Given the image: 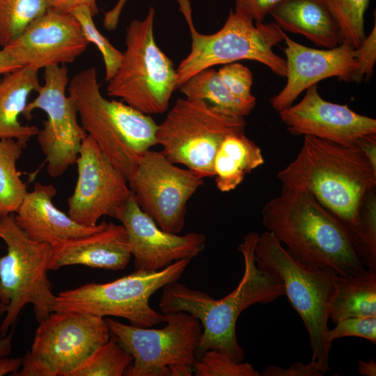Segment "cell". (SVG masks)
Here are the masks:
<instances>
[{"label": "cell", "mask_w": 376, "mask_h": 376, "mask_svg": "<svg viewBox=\"0 0 376 376\" xmlns=\"http://www.w3.org/2000/svg\"><path fill=\"white\" fill-rule=\"evenodd\" d=\"M339 29L340 42L354 49L365 38L364 15L370 0H326Z\"/></svg>", "instance_id": "cell-31"}, {"label": "cell", "mask_w": 376, "mask_h": 376, "mask_svg": "<svg viewBox=\"0 0 376 376\" xmlns=\"http://www.w3.org/2000/svg\"><path fill=\"white\" fill-rule=\"evenodd\" d=\"M105 318L79 311H52L36 330L17 376H68L110 338Z\"/></svg>", "instance_id": "cell-11"}, {"label": "cell", "mask_w": 376, "mask_h": 376, "mask_svg": "<svg viewBox=\"0 0 376 376\" xmlns=\"http://www.w3.org/2000/svg\"><path fill=\"white\" fill-rule=\"evenodd\" d=\"M155 15L151 7L144 19L129 24L122 62L107 88L108 96L148 115L164 112L177 89L176 69L155 40Z\"/></svg>", "instance_id": "cell-8"}, {"label": "cell", "mask_w": 376, "mask_h": 376, "mask_svg": "<svg viewBox=\"0 0 376 376\" xmlns=\"http://www.w3.org/2000/svg\"><path fill=\"white\" fill-rule=\"evenodd\" d=\"M178 89L188 100H203L242 117L248 116L256 107L234 96L212 68L197 72Z\"/></svg>", "instance_id": "cell-26"}, {"label": "cell", "mask_w": 376, "mask_h": 376, "mask_svg": "<svg viewBox=\"0 0 376 376\" xmlns=\"http://www.w3.org/2000/svg\"><path fill=\"white\" fill-rule=\"evenodd\" d=\"M326 373L314 363L296 362L287 368L277 366H267L260 375L263 376H322Z\"/></svg>", "instance_id": "cell-38"}, {"label": "cell", "mask_w": 376, "mask_h": 376, "mask_svg": "<svg viewBox=\"0 0 376 376\" xmlns=\"http://www.w3.org/2000/svg\"><path fill=\"white\" fill-rule=\"evenodd\" d=\"M81 125L129 181L143 155L157 144V124L150 116L123 102L105 98L94 67L68 83Z\"/></svg>", "instance_id": "cell-4"}, {"label": "cell", "mask_w": 376, "mask_h": 376, "mask_svg": "<svg viewBox=\"0 0 376 376\" xmlns=\"http://www.w3.org/2000/svg\"><path fill=\"white\" fill-rule=\"evenodd\" d=\"M259 234H246L238 246L244 270L237 287L220 299L189 288L177 281L163 287L159 306L163 313L185 312L198 319L203 331L198 350L221 352L241 362L244 352L236 337V323L241 313L255 304H267L284 295L281 280L274 272L258 267L255 248Z\"/></svg>", "instance_id": "cell-1"}, {"label": "cell", "mask_w": 376, "mask_h": 376, "mask_svg": "<svg viewBox=\"0 0 376 376\" xmlns=\"http://www.w3.org/2000/svg\"><path fill=\"white\" fill-rule=\"evenodd\" d=\"M244 117L203 100L179 98L157 125V144L172 163L201 178H212L216 153L225 136L244 131Z\"/></svg>", "instance_id": "cell-10"}, {"label": "cell", "mask_w": 376, "mask_h": 376, "mask_svg": "<svg viewBox=\"0 0 376 376\" xmlns=\"http://www.w3.org/2000/svg\"><path fill=\"white\" fill-rule=\"evenodd\" d=\"M255 260L258 267L274 272L281 280L284 295L308 331L312 350L311 361L327 373L329 371L331 347L325 341V334L329 329L328 308L336 273L302 264L268 231L259 235Z\"/></svg>", "instance_id": "cell-7"}, {"label": "cell", "mask_w": 376, "mask_h": 376, "mask_svg": "<svg viewBox=\"0 0 376 376\" xmlns=\"http://www.w3.org/2000/svg\"><path fill=\"white\" fill-rule=\"evenodd\" d=\"M15 139H0V217L15 213L28 191L17 162L23 148Z\"/></svg>", "instance_id": "cell-27"}, {"label": "cell", "mask_w": 376, "mask_h": 376, "mask_svg": "<svg viewBox=\"0 0 376 376\" xmlns=\"http://www.w3.org/2000/svg\"><path fill=\"white\" fill-rule=\"evenodd\" d=\"M285 47L287 81L283 88L270 100L278 112L293 104L298 96L319 81L337 77L351 81L356 68L355 49L342 42L330 49H315L304 46L289 38L283 39Z\"/></svg>", "instance_id": "cell-19"}, {"label": "cell", "mask_w": 376, "mask_h": 376, "mask_svg": "<svg viewBox=\"0 0 376 376\" xmlns=\"http://www.w3.org/2000/svg\"><path fill=\"white\" fill-rule=\"evenodd\" d=\"M217 72L234 96L245 102L256 104V99L251 93L253 74L249 68L235 62L224 65Z\"/></svg>", "instance_id": "cell-34"}, {"label": "cell", "mask_w": 376, "mask_h": 376, "mask_svg": "<svg viewBox=\"0 0 376 376\" xmlns=\"http://www.w3.org/2000/svg\"><path fill=\"white\" fill-rule=\"evenodd\" d=\"M196 376H259L260 373L249 363L237 362L227 354L215 350L203 352L199 361L193 364Z\"/></svg>", "instance_id": "cell-33"}, {"label": "cell", "mask_w": 376, "mask_h": 376, "mask_svg": "<svg viewBox=\"0 0 376 376\" xmlns=\"http://www.w3.org/2000/svg\"><path fill=\"white\" fill-rule=\"evenodd\" d=\"M53 8L63 11L70 12L72 9L79 6H88L93 15L98 13L96 0H52Z\"/></svg>", "instance_id": "cell-40"}, {"label": "cell", "mask_w": 376, "mask_h": 376, "mask_svg": "<svg viewBox=\"0 0 376 376\" xmlns=\"http://www.w3.org/2000/svg\"><path fill=\"white\" fill-rule=\"evenodd\" d=\"M269 15L283 31L301 34L318 47L330 49L341 43L326 0H283Z\"/></svg>", "instance_id": "cell-22"}, {"label": "cell", "mask_w": 376, "mask_h": 376, "mask_svg": "<svg viewBox=\"0 0 376 376\" xmlns=\"http://www.w3.org/2000/svg\"><path fill=\"white\" fill-rule=\"evenodd\" d=\"M51 8L52 0H0V45L9 44Z\"/></svg>", "instance_id": "cell-29"}, {"label": "cell", "mask_w": 376, "mask_h": 376, "mask_svg": "<svg viewBox=\"0 0 376 376\" xmlns=\"http://www.w3.org/2000/svg\"><path fill=\"white\" fill-rule=\"evenodd\" d=\"M335 324L325 334V341L329 347L334 340L347 336L360 337L376 343V316L347 318Z\"/></svg>", "instance_id": "cell-35"}, {"label": "cell", "mask_w": 376, "mask_h": 376, "mask_svg": "<svg viewBox=\"0 0 376 376\" xmlns=\"http://www.w3.org/2000/svg\"><path fill=\"white\" fill-rule=\"evenodd\" d=\"M261 214L267 231L302 264L340 276L365 267L354 252L348 228L307 191L282 187Z\"/></svg>", "instance_id": "cell-3"}, {"label": "cell", "mask_w": 376, "mask_h": 376, "mask_svg": "<svg viewBox=\"0 0 376 376\" xmlns=\"http://www.w3.org/2000/svg\"><path fill=\"white\" fill-rule=\"evenodd\" d=\"M356 68L351 81H368L374 73L376 61V23L368 36H366L359 47L355 49Z\"/></svg>", "instance_id": "cell-36"}, {"label": "cell", "mask_w": 376, "mask_h": 376, "mask_svg": "<svg viewBox=\"0 0 376 376\" xmlns=\"http://www.w3.org/2000/svg\"><path fill=\"white\" fill-rule=\"evenodd\" d=\"M89 43L70 13L51 8L3 49L22 67L39 70L73 62Z\"/></svg>", "instance_id": "cell-16"}, {"label": "cell", "mask_w": 376, "mask_h": 376, "mask_svg": "<svg viewBox=\"0 0 376 376\" xmlns=\"http://www.w3.org/2000/svg\"><path fill=\"white\" fill-rule=\"evenodd\" d=\"M117 219L127 231L136 269L157 271L181 259L191 260L205 246L206 237L202 233L179 235L161 229L141 209L132 194Z\"/></svg>", "instance_id": "cell-17"}, {"label": "cell", "mask_w": 376, "mask_h": 376, "mask_svg": "<svg viewBox=\"0 0 376 376\" xmlns=\"http://www.w3.org/2000/svg\"><path fill=\"white\" fill-rule=\"evenodd\" d=\"M376 316V272L363 267L340 276L334 274L328 318L336 324L351 317Z\"/></svg>", "instance_id": "cell-24"}, {"label": "cell", "mask_w": 376, "mask_h": 376, "mask_svg": "<svg viewBox=\"0 0 376 376\" xmlns=\"http://www.w3.org/2000/svg\"><path fill=\"white\" fill-rule=\"evenodd\" d=\"M355 144L362 150L372 166L376 169V134L363 136Z\"/></svg>", "instance_id": "cell-39"}, {"label": "cell", "mask_w": 376, "mask_h": 376, "mask_svg": "<svg viewBox=\"0 0 376 376\" xmlns=\"http://www.w3.org/2000/svg\"><path fill=\"white\" fill-rule=\"evenodd\" d=\"M131 257L125 227L109 222L93 233L52 244L49 270L75 265L120 270L126 267Z\"/></svg>", "instance_id": "cell-20"}, {"label": "cell", "mask_w": 376, "mask_h": 376, "mask_svg": "<svg viewBox=\"0 0 376 376\" xmlns=\"http://www.w3.org/2000/svg\"><path fill=\"white\" fill-rule=\"evenodd\" d=\"M160 329L138 327L106 318L111 333L133 357L127 376H168L169 367L193 366L203 328L193 315L182 311L164 313Z\"/></svg>", "instance_id": "cell-12"}, {"label": "cell", "mask_w": 376, "mask_h": 376, "mask_svg": "<svg viewBox=\"0 0 376 376\" xmlns=\"http://www.w3.org/2000/svg\"><path fill=\"white\" fill-rule=\"evenodd\" d=\"M13 337V330L4 337L0 339V357L10 355L12 349V340Z\"/></svg>", "instance_id": "cell-45"}, {"label": "cell", "mask_w": 376, "mask_h": 376, "mask_svg": "<svg viewBox=\"0 0 376 376\" xmlns=\"http://www.w3.org/2000/svg\"><path fill=\"white\" fill-rule=\"evenodd\" d=\"M353 249L363 266L376 272V191L370 189L362 203L356 226L349 230Z\"/></svg>", "instance_id": "cell-30"}, {"label": "cell", "mask_w": 376, "mask_h": 376, "mask_svg": "<svg viewBox=\"0 0 376 376\" xmlns=\"http://www.w3.org/2000/svg\"><path fill=\"white\" fill-rule=\"evenodd\" d=\"M263 164L260 148L244 134V131L227 134L214 160L217 189L222 192L235 189L247 174Z\"/></svg>", "instance_id": "cell-25"}, {"label": "cell", "mask_w": 376, "mask_h": 376, "mask_svg": "<svg viewBox=\"0 0 376 376\" xmlns=\"http://www.w3.org/2000/svg\"><path fill=\"white\" fill-rule=\"evenodd\" d=\"M43 75L44 84L36 91L37 97L27 103L22 115L29 120L33 110L45 112L47 120L37 139L45 157L48 174L58 178L76 163L87 133L78 121L73 100L66 94L69 83L66 65L46 68Z\"/></svg>", "instance_id": "cell-13"}, {"label": "cell", "mask_w": 376, "mask_h": 376, "mask_svg": "<svg viewBox=\"0 0 376 376\" xmlns=\"http://www.w3.org/2000/svg\"><path fill=\"white\" fill-rule=\"evenodd\" d=\"M22 365L21 357H0V376L17 373Z\"/></svg>", "instance_id": "cell-42"}, {"label": "cell", "mask_w": 376, "mask_h": 376, "mask_svg": "<svg viewBox=\"0 0 376 376\" xmlns=\"http://www.w3.org/2000/svg\"><path fill=\"white\" fill-rule=\"evenodd\" d=\"M357 371L363 376H375L376 363L373 359L367 361H359Z\"/></svg>", "instance_id": "cell-44"}, {"label": "cell", "mask_w": 376, "mask_h": 376, "mask_svg": "<svg viewBox=\"0 0 376 376\" xmlns=\"http://www.w3.org/2000/svg\"><path fill=\"white\" fill-rule=\"evenodd\" d=\"M70 13L79 22L85 37L89 42L96 45L100 52L105 67V81L109 82L118 70L123 60V52L117 49L96 28L91 8L79 6Z\"/></svg>", "instance_id": "cell-32"}, {"label": "cell", "mask_w": 376, "mask_h": 376, "mask_svg": "<svg viewBox=\"0 0 376 376\" xmlns=\"http://www.w3.org/2000/svg\"><path fill=\"white\" fill-rule=\"evenodd\" d=\"M77 180L68 198V215L77 224L94 226L108 216L118 218L132 196L128 181L87 134L76 161Z\"/></svg>", "instance_id": "cell-15"}, {"label": "cell", "mask_w": 376, "mask_h": 376, "mask_svg": "<svg viewBox=\"0 0 376 376\" xmlns=\"http://www.w3.org/2000/svg\"><path fill=\"white\" fill-rule=\"evenodd\" d=\"M56 194L53 185L35 182L15 213L16 223L31 240L52 245L93 233L107 224L105 221L94 226L77 224L54 205Z\"/></svg>", "instance_id": "cell-21"}, {"label": "cell", "mask_w": 376, "mask_h": 376, "mask_svg": "<svg viewBox=\"0 0 376 376\" xmlns=\"http://www.w3.org/2000/svg\"><path fill=\"white\" fill-rule=\"evenodd\" d=\"M132 362V354L113 335L68 376H122Z\"/></svg>", "instance_id": "cell-28"}, {"label": "cell", "mask_w": 376, "mask_h": 376, "mask_svg": "<svg viewBox=\"0 0 376 376\" xmlns=\"http://www.w3.org/2000/svg\"><path fill=\"white\" fill-rule=\"evenodd\" d=\"M40 86L38 70L21 67L0 80V139H15L24 147L39 129L24 125L19 120L29 95Z\"/></svg>", "instance_id": "cell-23"}, {"label": "cell", "mask_w": 376, "mask_h": 376, "mask_svg": "<svg viewBox=\"0 0 376 376\" xmlns=\"http://www.w3.org/2000/svg\"><path fill=\"white\" fill-rule=\"evenodd\" d=\"M0 238L6 253L0 257L1 337L17 320L22 309L33 306L38 322L52 312L56 295L47 272L52 245L29 238L17 225L14 214L0 217Z\"/></svg>", "instance_id": "cell-6"}, {"label": "cell", "mask_w": 376, "mask_h": 376, "mask_svg": "<svg viewBox=\"0 0 376 376\" xmlns=\"http://www.w3.org/2000/svg\"><path fill=\"white\" fill-rule=\"evenodd\" d=\"M283 0H235V11L255 22H263L265 17Z\"/></svg>", "instance_id": "cell-37"}, {"label": "cell", "mask_w": 376, "mask_h": 376, "mask_svg": "<svg viewBox=\"0 0 376 376\" xmlns=\"http://www.w3.org/2000/svg\"><path fill=\"white\" fill-rule=\"evenodd\" d=\"M190 261L181 259L157 271L136 269L111 282L91 283L62 291L56 295L52 311H72L102 318H122L133 326L151 327L164 322V315L150 306V297L178 281Z\"/></svg>", "instance_id": "cell-9"}, {"label": "cell", "mask_w": 376, "mask_h": 376, "mask_svg": "<svg viewBox=\"0 0 376 376\" xmlns=\"http://www.w3.org/2000/svg\"><path fill=\"white\" fill-rule=\"evenodd\" d=\"M169 368L171 376H191L194 373L193 367L187 365H173Z\"/></svg>", "instance_id": "cell-46"}, {"label": "cell", "mask_w": 376, "mask_h": 376, "mask_svg": "<svg viewBox=\"0 0 376 376\" xmlns=\"http://www.w3.org/2000/svg\"><path fill=\"white\" fill-rule=\"evenodd\" d=\"M21 67L3 49L0 50V80L1 75L15 71Z\"/></svg>", "instance_id": "cell-43"}, {"label": "cell", "mask_w": 376, "mask_h": 376, "mask_svg": "<svg viewBox=\"0 0 376 376\" xmlns=\"http://www.w3.org/2000/svg\"><path fill=\"white\" fill-rule=\"evenodd\" d=\"M189 27L191 44L189 54L176 69V88L205 69L241 60L258 61L280 77L286 75L285 59L273 51L285 33L274 22H255L230 10L224 26L212 34L196 29L189 0H177Z\"/></svg>", "instance_id": "cell-5"}, {"label": "cell", "mask_w": 376, "mask_h": 376, "mask_svg": "<svg viewBox=\"0 0 376 376\" xmlns=\"http://www.w3.org/2000/svg\"><path fill=\"white\" fill-rule=\"evenodd\" d=\"M127 0H118L116 5L106 12L103 17V26L108 31H113L118 26L120 17Z\"/></svg>", "instance_id": "cell-41"}, {"label": "cell", "mask_w": 376, "mask_h": 376, "mask_svg": "<svg viewBox=\"0 0 376 376\" xmlns=\"http://www.w3.org/2000/svg\"><path fill=\"white\" fill-rule=\"evenodd\" d=\"M141 209L163 230L178 234L185 226L187 205L203 178L149 150L140 158L128 181Z\"/></svg>", "instance_id": "cell-14"}, {"label": "cell", "mask_w": 376, "mask_h": 376, "mask_svg": "<svg viewBox=\"0 0 376 376\" xmlns=\"http://www.w3.org/2000/svg\"><path fill=\"white\" fill-rule=\"evenodd\" d=\"M288 132L308 135L344 145L376 134V120L356 113L347 105L324 100L317 84L306 90L302 100L279 111Z\"/></svg>", "instance_id": "cell-18"}, {"label": "cell", "mask_w": 376, "mask_h": 376, "mask_svg": "<svg viewBox=\"0 0 376 376\" xmlns=\"http://www.w3.org/2000/svg\"><path fill=\"white\" fill-rule=\"evenodd\" d=\"M277 178L282 187L313 196L348 230L357 224L366 195L376 187V169L359 146L308 135Z\"/></svg>", "instance_id": "cell-2"}]
</instances>
